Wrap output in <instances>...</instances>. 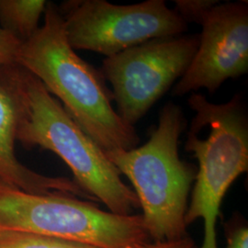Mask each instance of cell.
Returning a JSON list of instances; mask_svg holds the SVG:
<instances>
[{"label": "cell", "instance_id": "obj_1", "mask_svg": "<svg viewBox=\"0 0 248 248\" xmlns=\"http://www.w3.org/2000/svg\"><path fill=\"white\" fill-rule=\"evenodd\" d=\"M44 16L43 26L21 45L17 63L41 81L104 153L136 148L139 135L113 108L106 80L68 44L58 6L47 2Z\"/></svg>", "mask_w": 248, "mask_h": 248}, {"label": "cell", "instance_id": "obj_8", "mask_svg": "<svg viewBox=\"0 0 248 248\" xmlns=\"http://www.w3.org/2000/svg\"><path fill=\"white\" fill-rule=\"evenodd\" d=\"M201 25L197 53L173 96L201 89L213 94L226 80L248 72V1L217 3L204 14Z\"/></svg>", "mask_w": 248, "mask_h": 248}, {"label": "cell", "instance_id": "obj_11", "mask_svg": "<svg viewBox=\"0 0 248 248\" xmlns=\"http://www.w3.org/2000/svg\"><path fill=\"white\" fill-rule=\"evenodd\" d=\"M0 248H98L69 240L22 232H0Z\"/></svg>", "mask_w": 248, "mask_h": 248}, {"label": "cell", "instance_id": "obj_3", "mask_svg": "<svg viewBox=\"0 0 248 248\" xmlns=\"http://www.w3.org/2000/svg\"><path fill=\"white\" fill-rule=\"evenodd\" d=\"M18 141L27 149L38 146L57 155L71 169L74 181L97 202L105 204L108 212L127 216L140 208L135 192L123 181L104 151L31 73L28 110Z\"/></svg>", "mask_w": 248, "mask_h": 248}, {"label": "cell", "instance_id": "obj_14", "mask_svg": "<svg viewBox=\"0 0 248 248\" xmlns=\"http://www.w3.org/2000/svg\"><path fill=\"white\" fill-rule=\"evenodd\" d=\"M22 43L0 27V66L17 63Z\"/></svg>", "mask_w": 248, "mask_h": 248}, {"label": "cell", "instance_id": "obj_10", "mask_svg": "<svg viewBox=\"0 0 248 248\" xmlns=\"http://www.w3.org/2000/svg\"><path fill=\"white\" fill-rule=\"evenodd\" d=\"M46 6L45 0H0V27L24 44L39 30Z\"/></svg>", "mask_w": 248, "mask_h": 248}, {"label": "cell", "instance_id": "obj_7", "mask_svg": "<svg viewBox=\"0 0 248 248\" xmlns=\"http://www.w3.org/2000/svg\"><path fill=\"white\" fill-rule=\"evenodd\" d=\"M200 35L152 39L106 57L99 69L112 87L116 112L134 127L180 79L195 56Z\"/></svg>", "mask_w": 248, "mask_h": 248}, {"label": "cell", "instance_id": "obj_2", "mask_svg": "<svg viewBox=\"0 0 248 248\" xmlns=\"http://www.w3.org/2000/svg\"><path fill=\"white\" fill-rule=\"evenodd\" d=\"M186 124L180 107L168 102L160 111L157 127L143 145L105 153L133 184L144 226L154 242L187 236L185 215L197 168L181 160L178 153Z\"/></svg>", "mask_w": 248, "mask_h": 248}, {"label": "cell", "instance_id": "obj_4", "mask_svg": "<svg viewBox=\"0 0 248 248\" xmlns=\"http://www.w3.org/2000/svg\"><path fill=\"white\" fill-rule=\"evenodd\" d=\"M188 104L193 120L210 129L206 139L188 130L185 150L199 162L186 225L203 219L204 240L201 248H219L216 223L222 200L236 178L248 170V117L245 101L235 94L228 102L214 104L192 93Z\"/></svg>", "mask_w": 248, "mask_h": 248}, {"label": "cell", "instance_id": "obj_12", "mask_svg": "<svg viewBox=\"0 0 248 248\" xmlns=\"http://www.w3.org/2000/svg\"><path fill=\"white\" fill-rule=\"evenodd\" d=\"M177 14L183 18L186 23L195 22L201 24L204 14L215 6L217 0H175Z\"/></svg>", "mask_w": 248, "mask_h": 248}, {"label": "cell", "instance_id": "obj_6", "mask_svg": "<svg viewBox=\"0 0 248 248\" xmlns=\"http://www.w3.org/2000/svg\"><path fill=\"white\" fill-rule=\"evenodd\" d=\"M68 44L76 50L115 55L152 39L182 35L188 24L165 0L115 5L70 0L58 7Z\"/></svg>", "mask_w": 248, "mask_h": 248}, {"label": "cell", "instance_id": "obj_9", "mask_svg": "<svg viewBox=\"0 0 248 248\" xmlns=\"http://www.w3.org/2000/svg\"><path fill=\"white\" fill-rule=\"evenodd\" d=\"M29 75L18 63L0 66V180L29 193H62L97 202L74 180L39 174L17 158L18 130L28 110Z\"/></svg>", "mask_w": 248, "mask_h": 248}, {"label": "cell", "instance_id": "obj_5", "mask_svg": "<svg viewBox=\"0 0 248 248\" xmlns=\"http://www.w3.org/2000/svg\"><path fill=\"white\" fill-rule=\"evenodd\" d=\"M0 232H22L98 248H140L150 241L142 215H118L62 193L33 194L0 180Z\"/></svg>", "mask_w": 248, "mask_h": 248}, {"label": "cell", "instance_id": "obj_15", "mask_svg": "<svg viewBox=\"0 0 248 248\" xmlns=\"http://www.w3.org/2000/svg\"><path fill=\"white\" fill-rule=\"evenodd\" d=\"M140 248H196L195 242L188 235L181 239L166 242L149 241Z\"/></svg>", "mask_w": 248, "mask_h": 248}, {"label": "cell", "instance_id": "obj_13", "mask_svg": "<svg viewBox=\"0 0 248 248\" xmlns=\"http://www.w3.org/2000/svg\"><path fill=\"white\" fill-rule=\"evenodd\" d=\"M225 234L227 245L225 248H248V227L240 217H232L226 223Z\"/></svg>", "mask_w": 248, "mask_h": 248}]
</instances>
